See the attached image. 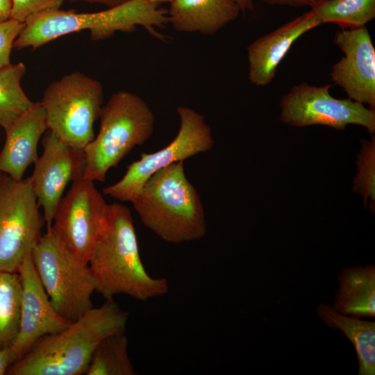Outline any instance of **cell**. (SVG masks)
Listing matches in <instances>:
<instances>
[{"mask_svg":"<svg viewBox=\"0 0 375 375\" xmlns=\"http://www.w3.org/2000/svg\"><path fill=\"white\" fill-rule=\"evenodd\" d=\"M88 264L96 291L106 300L124 294L146 301L169 291L165 278H154L145 269L131 210L122 203L108 204Z\"/></svg>","mask_w":375,"mask_h":375,"instance_id":"1","label":"cell"},{"mask_svg":"<svg viewBox=\"0 0 375 375\" xmlns=\"http://www.w3.org/2000/svg\"><path fill=\"white\" fill-rule=\"evenodd\" d=\"M128 314L113 300L92 308L63 330L40 339L8 372L12 375L85 374L98 344L125 333Z\"/></svg>","mask_w":375,"mask_h":375,"instance_id":"2","label":"cell"},{"mask_svg":"<svg viewBox=\"0 0 375 375\" xmlns=\"http://www.w3.org/2000/svg\"><path fill=\"white\" fill-rule=\"evenodd\" d=\"M132 204L142 224L167 242L197 241L206 236L204 208L185 175L184 161L153 174Z\"/></svg>","mask_w":375,"mask_h":375,"instance_id":"3","label":"cell"},{"mask_svg":"<svg viewBox=\"0 0 375 375\" xmlns=\"http://www.w3.org/2000/svg\"><path fill=\"white\" fill-rule=\"evenodd\" d=\"M168 24L167 11L148 0H128L96 12L57 10L41 14L25 24L14 43L17 50L33 49L61 36L89 30L94 41L105 40L117 32L131 33L140 26L152 36L163 40L156 28Z\"/></svg>","mask_w":375,"mask_h":375,"instance_id":"4","label":"cell"},{"mask_svg":"<svg viewBox=\"0 0 375 375\" xmlns=\"http://www.w3.org/2000/svg\"><path fill=\"white\" fill-rule=\"evenodd\" d=\"M99 133L85 147L83 178L103 183L108 172L136 146L153 135L155 116L138 95L125 90L113 93L103 106Z\"/></svg>","mask_w":375,"mask_h":375,"instance_id":"5","label":"cell"},{"mask_svg":"<svg viewBox=\"0 0 375 375\" xmlns=\"http://www.w3.org/2000/svg\"><path fill=\"white\" fill-rule=\"evenodd\" d=\"M104 99L100 81L80 72L51 82L40 101L47 130L68 145L82 150L94 138V125Z\"/></svg>","mask_w":375,"mask_h":375,"instance_id":"6","label":"cell"},{"mask_svg":"<svg viewBox=\"0 0 375 375\" xmlns=\"http://www.w3.org/2000/svg\"><path fill=\"white\" fill-rule=\"evenodd\" d=\"M40 279L55 310L72 322L93 308L94 281L88 264L73 253L51 228L32 250Z\"/></svg>","mask_w":375,"mask_h":375,"instance_id":"7","label":"cell"},{"mask_svg":"<svg viewBox=\"0 0 375 375\" xmlns=\"http://www.w3.org/2000/svg\"><path fill=\"white\" fill-rule=\"evenodd\" d=\"M44 224L30 177L15 180L0 173V272H17Z\"/></svg>","mask_w":375,"mask_h":375,"instance_id":"8","label":"cell"},{"mask_svg":"<svg viewBox=\"0 0 375 375\" xmlns=\"http://www.w3.org/2000/svg\"><path fill=\"white\" fill-rule=\"evenodd\" d=\"M178 132L165 147L156 152L142 153L140 158L131 163L123 177L103 190L104 195L122 202L132 203L146 181L157 171L172 163L211 149L214 139L205 117L188 106H178Z\"/></svg>","mask_w":375,"mask_h":375,"instance_id":"9","label":"cell"},{"mask_svg":"<svg viewBox=\"0 0 375 375\" xmlns=\"http://www.w3.org/2000/svg\"><path fill=\"white\" fill-rule=\"evenodd\" d=\"M331 85L294 86L281 101L280 119L292 126H327L344 130L348 124L375 132V110L349 98L336 99L330 94Z\"/></svg>","mask_w":375,"mask_h":375,"instance_id":"10","label":"cell"},{"mask_svg":"<svg viewBox=\"0 0 375 375\" xmlns=\"http://www.w3.org/2000/svg\"><path fill=\"white\" fill-rule=\"evenodd\" d=\"M108 203L94 181L81 178L62 197L51 231L78 258L88 263L107 215Z\"/></svg>","mask_w":375,"mask_h":375,"instance_id":"11","label":"cell"},{"mask_svg":"<svg viewBox=\"0 0 375 375\" xmlns=\"http://www.w3.org/2000/svg\"><path fill=\"white\" fill-rule=\"evenodd\" d=\"M42 143L43 152L34 163L30 179L48 229L69 183L83 176L85 162L83 151L65 143L50 131Z\"/></svg>","mask_w":375,"mask_h":375,"instance_id":"12","label":"cell"},{"mask_svg":"<svg viewBox=\"0 0 375 375\" xmlns=\"http://www.w3.org/2000/svg\"><path fill=\"white\" fill-rule=\"evenodd\" d=\"M344 56L332 65V81L349 98L375 108V49L366 26L342 29L333 39Z\"/></svg>","mask_w":375,"mask_h":375,"instance_id":"13","label":"cell"},{"mask_svg":"<svg viewBox=\"0 0 375 375\" xmlns=\"http://www.w3.org/2000/svg\"><path fill=\"white\" fill-rule=\"evenodd\" d=\"M17 272L22 283L20 321L18 333L10 345L16 360L40 339L63 330L71 323L51 305L35 269L32 254L24 260Z\"/></svg>","mask_w":375,"mask_h":375,"instance_id":"14","label":"cell"},{"mask_svg":"<svg viewBox=\"0 0 375 375\" xmlns=\"http://www.w3.org/2000/svg\"><path fill=\"white\" fill-rule=\"evenodd\" d=\"M320 25L310 10L251 43L247 47L250 82L259 87L269 84L292 44L303 34Z\"/></svg>","mask_w":375,"mask_h":375,"instance_id":"15","label":"cell"},{"mask_svg":"<svg viewBox=\"0 0 375 375\" xmlns=\"http://www.w3.org/2000/svg\"><path fill=\"white\" fill-rule=\"evenodd\" d=\"M6 140L0 152V173L22 180L27 168L37 160L38 143L47 131L40 101L4 128Z\"/></svg>","mask_w":375,"mask_h":375,"instance_id":"16","label":"cell"},{"mask_svg":"<svg viewBox=\"0 0 375 375\" xmlns=\"http://www.w3.org/2000/svg\"><path fill=\"white\" fill-rule=\"evenodd\" d=\"M240 12L235 0H172L167 18L178 32L212 35L236 19Z\"/></svg>","mask_w":375,"mask_h":375,"instance_id":"17","label":"cell"},{"mask_svg":"<svg viewBox=\"0 0 375 375\" xmlns=\"http://www.w3.org/2000/svg\"><path fill=\"white\" fill-rule=\"evenodd\" d=\"M333 308L340 314L375 316V267L374 265L343 269Z\"/></svg>","mask_w":375,"mask_h":375,"instance_id":"18","label":"cell"},{"mask_svg":"<svg viewBox=\"0 0 375 375\" xmlns=\"http://www.w3.org/2000/svg\"><path fill=\"white\" fill-rule=\"evenodd\" d=\"M317 311L326 324L342 331L353 344L359 364L358 374L374 375L375 322L347 317L324 303L319 305Z\"/></svg>","mask_w":375,"mask_h":375,"instance_id":"19","label":"cell"},{"mask_svg":"<svg viewBox=\"0 0 375 375\" xmlns=\"http://www.w3.org/2000/svg\"><path fill=\"white\" fill-rule=\"evenodd\" d=\"M310 8L321 24L342 29L364 27L375 17V0H320Z\"/></svg>","mask_w":375,"mask_h":375,"instance_id":"20","label":"cell"},{"mask_svg":"<svg viewBox=\"0 0 375 375\" xmlns=\"http://www.w3.org/2000/svg\"><path fill=\"white\" fill-rule=\"evenodd\" d=\"M26 67L22 62L0 68V127L3 129L33 105L22 87Z\"/></svg>","mask_w":375,"mask_h":375,"instance_id":"21","label":"cell"},{"mask_svg":"<svg viewBox=\"0 0 375 375\" xmlns=\"http://www.w3.org/2000/svg\"><path fill=\"white\" fill-rule=\"evenodd\" d=\"M128 340L125 333L103 339L91 357L85 375H135L128 353Z\"/></svg>","mask_w":375,"mask_h":375,"instance_id":"22","label":"cell"},{"mask_svg":"<svg viewBox=\"0 0 375 375\" xmlns=\"http://www.w3.org/2000/svg\"><path fill=\"white\" fill-rule=\"evenodd\" d=\"M21 297L18 272H0V348L10 346L18 333Z\"/></svg>","mask_w":375,"mask_h":375,"instance_id":"23","label":"cell"},{"mask_svg":"<svg viewBox=\"0 0 375 375\" xmlns=\"http://www.w3.org/2000/svg\"><path fill=\"white\" fill-rule=\"evenodd\" d=\"M362 148L358 155V173L353 180V190L361 194L365 203L370 199L371 210L374 206L375 190V139L370 141L362 140Z\"/></svg>","mask_w":375,"mask_h":375,"instance_id":"24","label":"cell"},{"mask_svg":"<svg viewBox=\"0 0 375 375\" xmlns=\"http://www.w3.org/2000/svg\"><path fill=\"white\" fill-rule=\"evenodd\" d=\"M11 1V18L26 24L41 14L60 10L65 0Z\"/></svg>","mask_w":375,"mask_h":375,"instance_id":"25","label":"cell"},{"mask_svg":"<svg viewBox=\"0 0 375 375\" xmlns=\"http://www.w3.org/2000/svg\"><path fill=\"white\" fill-rule=\"evenodd\" d=\"M24 26V23L12 18L0 22V68L11 63L14 43Z\"/></svg>","mask_w":375,"mask_h":375,"instance_id":"26","label":"cell"},{"mask_svg":"<svg viewBox=\"0 0 375 375\" xmlns=\"http://www.w3.org/2000/svg\"><path fill=\"white\" fill-rule=\"evenodd\" d=\"M16 361L15 354L10 347L0 348V375H3L12 363Z\"/></svg>","mask_w":375,"mask_h":375,"instance_id":"27","label":"cell"},{"mask_svg":"<svg viewBox=\"0 0 375 375\" xmlns=\"http://www.w3.org/2000/svg\"><path fill=\"white\" fill-rule=\"evenodd\" d=\"M271 6H290L294 7H312L320 0H260Z\"/></svg>","mask_w":375,"mask_h":375,"instance_id":"28","label":"cell"},{"mask_svg":"<svg viewBox=\"0 0 375 375\" xmlns=\"http://www.w3.org/2000/svg\"><path fill=\"white\" fill-rule=\"evenodd\" d=\"M12 1L0 0V22L11 18Z\"/></svg>","mask_w":375,"mask_h":375,"instance_id":"29","label":"cell"},{"mask_svg":"<svg viewBox=\"0 0 375 375\" xmlns=\"http://www.w3.org/2000/svg\"><path fill=\"white\" fill-rule=\"evenodd\" d=\"M72 3L74 2H86L89 3H99L107 6L108 8H112L119 5H121L128 0H68Z\"/></svg>","mask_w":375,"mask_h":375,"instance_id":"30","label":"cell"},{"mask_svg":"<svg viewBox=\"0 0 375 375\" xmlns=\"http://www.w3.org/2000/svg\"><path fill=\"white\" fill-rule=\"evenodd\" d=\"M242 12L253 9V0H235Z\"/></svg>","mask_w":375,"mask_h":375,"instance_id":"31","label":"cell"},{"mask_svg":"<svg viewBox=\"0 0 375 375\" xmlns=\"http://www.w3.org/2000/svg\"><path fill=\"white\" fill-rule=\"evenodd\" d=\"M149 2L159 5L161 3H171L172 0H148Z\"/></svg>","mask_w":375,"mask_h":375,"instance_id":"32","label":"cell"}]
</instances>
